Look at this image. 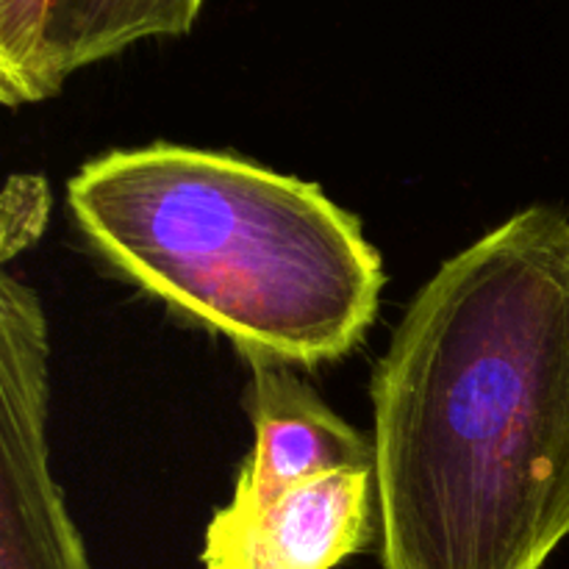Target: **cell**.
<instances>
[{
    "instance_id": "1",
    "label": "cell",
    "mask_w": 569,
    "mask_h": 569,
    "mask_svg": "<svg viewBox=\"0 0 569 569\" xmlns=\"http://www.w3.org/2000/svg\"><path fill=\"white\" fill-rule=\"evenodd\" d=\"M383 569H542L569 539V217L445 261L372 372Z\"/></svg>"
},
{
    "instance_id": "2",
    "label": "cell",
    "mask_w": 569,
    "mask_h": 569,
    "mask_svg": "<svg viewBox=\"0 0 569 569\" xmlns=\"http://www.w3.org/2000/svg\"><path fill=\"white\" fill-rule=\"evenodd\" d=\"M67 206L89 248L239 356L315 367L376 322L381 253L317 183L220 150L156 142L87 161Z\"/></svg>"
},
{
    "instance_id": "3",
    "label": "cell",
    "mask_w": 569,
    "mask_h": 569,
    "mask_svg": "<svg viewBox=\"0 0 569 569\" xmlns=\"http://www.w3.org/2000/svg\"><path fill=\"white\" fill-rule=\"evenodd\" d=\"M376 472H328L253 515L220 509L203 537L206 569H333L376 537Z\"/></svg>"
},
{
    "instance_id": "4",
    "label": "cell",
    "mask_w": 569,
    "mask_h": 569,
    "mask_svg": "<svg viewBox=\"0 0 569 569\" xmlns=\"http://www.w3.org/2000/svg\"><path fill=\"white\" fill-rule=\"evenodd\" d=\"M242 361L250 367L244 411L253 422L256 445L242 461L228 509L253 515L311 478L376 472L372 439L333 415L309 383L292 376L289 365L259 356Z\"/></svg>"
},
{
    "instance_id": "5",
    "label": "cell",
    "mask_w": 569,
    "mask_h": 569,
    "mask_svg": "<svg viewBox=\"0 0 569 569\" xmlns=\"http://www.w3.org/2000/svg\"><path fill=\"white\" fill-rule=\"evenodd\" d=\"M206 0H50L44 67L53 92L67 76L144 39L183 37Z\"/></svg>"
},
{
    "instance_id": "6",
    "label": "cell",
    "mask_w": 569,
    "mask_h": 569,
    "mask_svg": "<svg viewBox=\"0 0 569 569\" xmlns=\"http://www.w3.org/2000/svg\"><path fill=\"white\" fill-rule=\"evenodd\" d=\"M48 9L50 0H0V100L6 109L56 94L44 67Z\"/></svg>"
},
{
    "instance_id": "7",
    "label": "cell",
    "mask_w": 569,
    "mask_h": 569,
    "mask_svg": "<svg viewBox=\"0 0 569 569\" xmlns=\"http://www.w3.org/2000/svg\"><path fill=\"white\" fill-rule=\"evenodd\" d=\"M50 217V187L42 176H9L0 198V261L9 264L14 256L42 239Z\"/></svg>"
},
{
    "instance_id": "8",
    "label": "cell",
    "mask_w": 569,
    "mask_h": 569,
    "mask_svg": "<svg viewBox=\"0 0 569 569\" xmlns=\"http://www.w3.org/2000/svg\"><path fill=\"white\" fill-rule=\"evenodd\" d=\"M0 569H92L87 548L56 550L39 556H0Z\"/></svg>"
}]
</instances>
